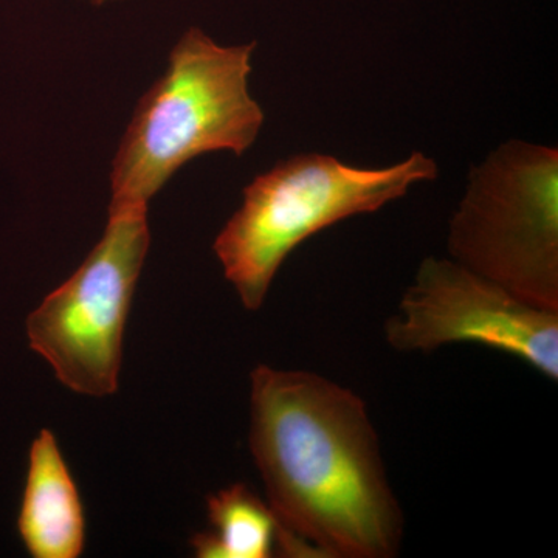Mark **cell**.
Here are the masks:
<instances>
[{
	"instance_id": "4",
	"label": "cell",
	"mask_w": 558,
	"mask_h": 558,
	"mask_svg": "<svg viewBox=\"0 0 558 558\" xmlns=\"http://www.w3.org/2000/svg\"><path fill=\"white\" fill-rule=\"evenodd\" d=\"M451 259L558 311V153L510 140L472 168L450 220Z\"/></svg>"
},
{
	"instance_id": "3",
	"label": "cell",
	"mask_w": 558,
	"mask_h": 558,
	"mask_svg": "<svg viewBox=\"0 0 558 558\" xmlns=\"http://www.w3.org/2000/svg\"><path fill=\"white\" fill-rule=\"evenodd\" d=\"M436 178L438 165L422 153L380 170L299 154L250 183L213 248L242 306L258 311L279 267L301 242L340 220L377 211Z\"/></svg>"
},
{
	"instance_id": "6",
	"label": "cell",
	"mask_w": 558,
	"mask_h": 558,
	"mask_svg": "<svg viewBox=\"0 0 558 558\" xmlns=\"http://www.w3.org/2000/svg\"><path fill=\"white\" fill-rule=\"evenodd\" d=\"M385 339L396 351L421 354L483 344L558 380V311L529 303L454 259H424L385 323Z\"/></svg>"
},
{
	"instance_id": "5",
	"label": "cell",
	"mask_w": 558,
	"mask_h": 558,
	"mask_svg": "<svg viewBox=\"0 0 558 558\" xmlns=\"http://www.w3.org/2000/svg\"><path fill=\"white\" fill-rule=\"evenodd\" d=\"M150 242L148 208H109L100 242L27 318L33 351L78 395L119 389L123 333Z\"/></svg>"
},
{
	"instance_id": "9",
	"label": "cell",
	"mask_w": 558,
	"mask_h": 558,
	"mask_svg": "<svg viewBox=\"0 0 558 558\" xmlns=\"http://www.w3.org/2000/svg\"><path fill=\"white\" fill-rule=\"evenodd\" d=\"M90 2L95 5H101V3L109 2V0H90Z\"/></svg>"
},
{
	"instance_id": "7",
	"label": "cell",
	"mask_w": 558,
	"mask_h": 558,
	"mask_svg": "<svg viewBox=\"0 0 558 558\" xmlns=\"http://www.w3.org/2000/svg\"><path fill=\"white\" fill-rule=\"evenodd\" d=\"M17 529L32 557L76 558L83 553V502L50 429H40L32 444Z\"/></svg>"
},
{
	"instance_id": "8",
	"label": "cell",
	"mask_w": 558,
	"mask_h": 558,
	"mask_svg": "<svg viewBox=\"0 0 558 558\" xmlns=\"http://www.w3.org/2000/svg\"><path fill=\"white\" fill-rule=\"evenodd\" d=\"M209 531L191 538L201 558H267L275 545L289 553L284 529L271 510L245 484H233L208 498Z\"/></svg>"
},
{
	"instance_id": "1",
	"label": "cell",
	"mask_w": 558,
	"mask_h": 558,
	"mask_svg": "<svg viewBox=\"0 0 558 558\" xmlns=\"http://www.w3.org/2000/svg\"><path fill=\"white\" fill-rule=\"evenodd\" d=\"M250 450L299 556L392 558L403 512L365 400L311 371L250 377Z\"/></svg>"
},
{
	"instance_id": "2",
	"label": "cell",
	"mask_w": 558,
	"mask_h": 558,
	"mask_svg": "<svg viewBox=\"0 0 558 558\" xmlns=\"http://www.w3.org/2000/svg\"><path fill=\"white\" fill-rule=\"evenodd\" d=\"M255 47H223L199 28L185 32L121 138L109 208H148L194 157L218 150L242 156L255 143L264 123L248 92Z\"/></svg>"
}]
</instances>
